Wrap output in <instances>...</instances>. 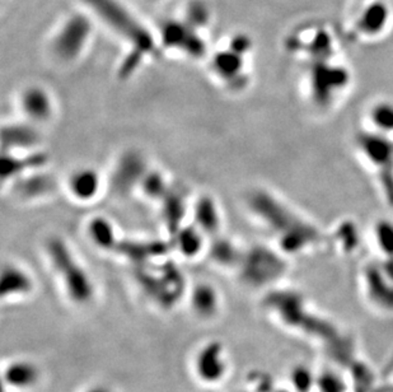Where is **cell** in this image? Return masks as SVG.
<instances>
[{"label":"cell","mask_w":393,"mask_h":392,"mask_svg":"<svg viewBox=\"0 0 393 392\" xmlns=\"http://www.w3.org/2000/svg\"><path fill=\"white\" fill-rule=\"evenodd\" d=\"M356 276L364 299L374 310L393 315V259L371 256L364 261Z\"/></svg>","instance_id":"52a82bcc"},{"label":"cell","mask_w":393,"mask_h":392,"mask_svg":"<svg viewBox=\"0 0 393 392\" xmlns=\"http://www.w3.org/2000/svg\"><path fill=\"white\" fill-rule=\"evenodd\" d=\"M147 158L136 150H127L119 157L112 170V189L120 195L138 190L141 180L148 172Z\"/></svg>","instance_id":"ba28073f"},{"label":"cell","mask_w":393,"mask_h":392,"mask_svg":"<svg viewBox=\"0 0 393 392\" xmlns=\"http://www.w3.org/2000/svg\"><path fill=\"white\" fill-rule=\"evenodd\" d=\"M41 133L38 125L30 121L10 123L1 129L3 153H21L41 149Z\"/></svg>","instance_id":"7c38bea8"},{"label":"cell","mask_w":393,"mask_h":392,"mask_svg":"<svg viewBox=\"0 0 393 392\" xmlns=\"http://www.w3.org/2000/svg\"><path fill=\"white\" fill-rule=\"evenodd\" d=\"M159 204L164 227L172 236L182 226H185L186 215L189 214V203L184 194L172 187L171 191L164 196Z\"/></svg>","instance_id":"7402d4cb"},{"label":"cell","mask_w":393,"mask_h":392,"mask_svg":"<svg viewBox=\"0 0 393 392\" xmlns=\"http://www.w3.org/2000/svg\"><path fill=\"white\" fill-rule=\"evenodd\" d=\"M245 249H239V246L230 238L219 235L209 240L208 252L210 259L216 262L218 267L237 270L238 265L242 259Z\"/></svg>","instance_id":"cb8c5ba5"},{"label":"cell","mask_w":393,"mask_h":392,"mask_svg":"<svg viewBox=\"0 0 393 392\" xmlns=\"http://www.w3.org/2000/svg\"><path fill=\"white\" fill-rule=\"evenodd\" d=\"M289 262L290 259L273 244H252L243 250L238 275L248 287L270 290L288 274Z\"/></svg>","instance_id":"8992f818"},{"label":"cell","mask_w":393,"mask_h":392,"mask_svg":"<svg viewBox=\"0 0 393 392\" xmlns=\"http://www.w3.org/2000/svg\"><path fill=\"white\" fill-rule=\"evenodd\" d=\"M367 246L373 256L393 259V219L378 218L367 230Z\"/></svg>","instance_id":"44dd1931"},{"label":"cell","mask_w":393,"mask_h":392,"mask_svg":"<svg viewBox=\"0 0 393 392\" xmlns=\"http://www.w3.org/2000/svg\"><path fill=\"white\" fill-rule=\"evenodd\" d=\"M45 252L67 298L75 304H89L96 295L95 281L67 241L51 237L45 244Z\"/></svg>","instance_id":"277c9868"},{"label":"cell","mask_w":393,"mask_h":392,"mask_svg":"<svg viewBox=\"0 0 393 392\" xmlns=\"http://www.w3.org/2000/svg\"><path fill=\"white\" fill-rule=\"evenodd\" d=\"M305 97L313 110L321 113L332 112L349 95L353 75L349 67L336 58L307 64Z\"/></svg>","instance_id":"7a4b0ae2"},{"label":"cell","mask_w":393,"mask_h":392,"mask_svg":"<svg viewBox=\"0 0 393 392\" xmlns=\"http://www.w3.org/2000/svg\"><path fill=\"white\" fill-rule=\"evenodd\" d=\"M364 129L393 139V100H377L371 102L363 116Z\"/></svg>","instance_id":"ffe728a7"},{"label":"cell","mask_w":393,"mask_h":392,"mask_svg":"<svg viewBox=\"0 0 393 392\" xmlns=\"http://www.w3.org/2000/svg\"><path fill=\"white\" fill-rule=\"evenodd\" d=\"M190 304L198 316L213 317L220 308V296L214 285L209 283H199L191 289Z\"/></svg>","instance_id":"484cf974"},{"label":"cell","mask_w":393,"mask_h":392,"mask_svg":"<svg viewBox=\"0 0 393 392\" xmlns=\"http://www.w3.org/2000/svg\"><path fill=\"white\" fill-rule=\"evenodd\" d=\"M247 205L256 221L273 237V246L288 259L305 258L326 249V230L274 191L253 190Z\"/></svg>","instance_id":"6da1fadb"},{"label":"cell","mask_w":393,"mask_h":392,"mask_svg":"<svg viewBox=\"0 0 393 392\" xmlns=\"http://www.w3.org/2000/svg\"><path fill=\"white\" fill-rule=\"evenodd\" d=\"M171 189L172 186L164 176L163 172L157 168H149L141 180L138 191H141L145 199L161 203L164 196L171 191Z\"/></svg>","instance_id":"4316f807"},{"label":"cell","mask_w":393,"mask_h":392,"mask_svg":"<svg viewBox=\"0 0 393 392\" xmlns=\"http://www.w3.org/2000/svg\"><path fill=\"white\" fill-rule=\"evenodd\" d=\"M195 368L201 381H219L227 372V362L224 358L222 345L219 343H210L204 348H201L196 356Z\"/></svg>","instance_id":"ac0fdd59"},{"label":"cell","mask_w":393,"mask_h":392,"mask_svg":"<svg viewBox=\"0 0 393 392\" xmlns=\"http://www.w3.org/2000/svg\"><path fill=\"white\" fill-rule=\"evenodd\" d=\"M134 276L143 293L164 308H171L185 296V274L168 258L134 267Z\"/></svg>","instance_id":"5b68a950"},{"label":"cell","mask_w":393,"mask_h":392,"mask_svg":"<svg viewBox=\"0 0 393 392\" xmlns=\"http://www.w3.org/2000/svg\"><path fill=\"white\" fill-rule=\"evenodd\" d=\"M0 278V298L3 301L30 296L35 289L32 275L17 264L4 265Z\"/></svg>","instance_id":"2e32d148"},{"label":"cell","mask_w":393,"mask_h":392,"mask_svg":"<svg viewBox=\"0 0 393 392\" xmlns=\"http://www.w3.org/2000/svg\"><path fill=\"white\" fill-rule=\"evenodd\" d=\"M193 223L209 240L222 235L223 217L216 200L210 195H201L191 207Z\"/></svg>","instance_id":"5bb4252c"},{"label":"cell","mask_w":393,"mask_h":392,"mask_svg":"<svg viewBox=\"0 0 393 392\" xmlns=\"http://www.w3.org/2000/svg\"><path fill=\"white\" fill-rule=\"evenodd\" d=\"M390 21V10L383 1H373L364 8L360 17L356 21L358 30L363 36L376 38L387 27Z\"/></svg>","instance_id":"d4e9b609"},{"label":"cell","mask_w":393,"mask_h":392,"mask_svg":"<svg viewBox=\"0 0 393 392\" xmlns=\"http://www.w3.org/2000/svg\"><path fill=\"white\" fill-rule=\"evenodd\" d=\"M86 232L92 244L102 251L115 252L120 238L115 224L104 215H96L89 219Z\"/></svg>","instance_id":"603a6c76"},{"label":"cell","mask_w":393,"mask_h":392,"mask_svg":"<svg viewBox=\"0 0 393 392\" xmlns=\"http://www.w3.org/2000/svg\"><path fill=\"white\" fill-rule=\"evenodd\" d=\"M327 247H331L339 256L353 258L367 246V230L351 218H344L326 230Z\"/></svg>","instance_id":"9c48e42d"},{"label":"cell","mask_w":393,"mask_h":392,"mask_svg":"<svg viewBox=\"0 0 393 392\" xmlns=\"http://www.w3.org/2000/svg\"><path fill=\"white\" fill-rule=\"evenodd\" d=\"M102 176L93 167H79L67 178V191L78 203H90L102 193Z\"/></svg>","instance_id":"4fadbf2b"},{"label":"cell","mask_w":393,"mask_h":392,"mask_svg":"<svg viewBox=\"0 0 393 392\" xmlns=\"http://www.w3.org/2000/svg\"><path fill=\"white\" fill-rule=\"evenodd\" d=\"M19 199L33 201L50 196L56 190V181L45 170L35 171L9 182Z\"/></svg>","instance_id":"9a60e30c"},{"label":"cell","mask_w":393,"mask_h":392,"mask_svg":"<svg viewBox=\"0 0 393 392\" xmlns=\"http://www.w3.org/2000/svg\"><path fill=\"white\" fill-rule=\"evenodd\" d=\"M19 106L26 121H30L35 125L47 123L54 115L51 97L44 89L30 88L24 91Z\"/></svg>","instance_id":"d6986e66"},{"label":"cell","mask_w":393,"mask_h":392,"mask_svg":"<svg viewBox=\"0 0 393 392\" xmlns=\"http://www.w3.org/2000/svg\"><path fill=\"white\" fill-rule=\"evenodd\" d=\"M171 250V244L161 240L121 238L115 253L127 260L133 267H136L166 259L168 258Z\"/></svg>","instance_id":"30bf717a"},{"label":"cell","mask_w":393,"mask_h":392,"mask_svg":"<svg viewBox=\"0 0 393 392\" xmlns=\"http://www.w3.org/2000/svg\"><path fill=\"white\" fill-rule=\"evenodd\" d=\"M49 161V155L42 149L21 153H3L0 176L3 182H12L31 172L45 170Z\"/></svg>","instance_id":"8fae6325"},{"label":"cell","mask_w":393,"mask_h":392,"mask_svg":"<svg viewBox=\"0 0 393 392\" xmlns=\"http://www.w3.org/2000/svg\"><path fill=\"white\" fill-rule=\"evenodd\" d=\"M86 392H111L109 389L106 387H102V386H95V387H90Z\"/></svg>","instance_id":"f1b7e54d"},{"label":"cell","mask_w":393,"mask_h":392,"mask_svg":"<svg viewBox=\"0 0 393 392\" xmlns=\"http://www.w3.org/2000/svg\"><path fill=\"white\" fill-rule=\"evenodd\" d=\"M6 381L15 389H29L38 384V370L32 363L24 361L12 363L6 372Z\"/></svg>","instance_id":"83f0119b"},{"label":"cell","mask_w":393,"mask_h":392,"mask_svg":"<svg viewBox=\"0 0 393 392\" xmlns=\"http://www.w3.org/2000/svg\"><path fill=\"white\" fill-rule=\"evenodd\" d=\"M170 244L172 250L185 259H196L208 250L209 238L193 222L186 223L172 235Z\"/></svg>","instance_id":"e0dca14e"},{"label":"cell","mask_w":393,"mask_h":392,"mask_svg":"<svg viewBox=\"0 0 393 392\" xmlns=\"http://www.w3.org/2000/svg\"><path fill=\"white\" fill-rule=\"evenodd\" d=\"M353 153L380 201L393 209V139L360 127L353 138Z\"/></svg>","instance_id":"3957f363"}]
</instances>
